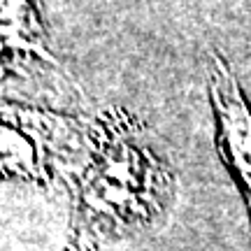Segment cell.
<instances>
[{
	"mask_svg": "<svg viewBox=\"0 0 251 251\" xmlns=\"http://www.w3.org/2000/svg\"><path fill=\"white\" fill-rule=\"evenodd\" d=\"M175 196L170 168L126 112H107L93 126L86 163L72 184L65 251L102 244L151 226Z\"/></svg>",
	"mask_w": 251,
	"mask_h": 251,
	"instance_id": "obj_1",
	"label": "cell"
},
{
	"mask_svg": "<svg viewBox=\"0 0 251 251\" xmlns=\"http://www.w3.org/2000/svg\"><path fill=\"white\" fill-rule=\"evenodd\" d=\"M79 137L68 117L5 102L2 107V172L7 179L49 184L54 168Z\"/></svg>",
	"mask_w": 251,
	"mask_h": 251,
	"instance_id": "obj_2",
	"label": "cell"
},
{
	"mask_svg": "<svg viewBox=\"0 0 251 251\" xmlns=\"http://www.w3.org/2000/svg\"><path fill=\"white\" fill-rule=\"evenodd\" d=\"M2 79L47 81L58 91L81 89L47 42V30L33 0H2Z\"/></svg>",
	"mask_w": 251,
	"mask_h": 251,
	"instance_id": "obj_3",
	"label": "cell"
},
{
	"mask_svg": "<svg viewBox=\"0 0 251 251\" xmlns=\"http://www.w3.org/2000/svg\"><path fill=\"white\" fill-rule=\"evenodd\" d=\"M207 84L214 114L216 149L228 172L235 177L251 221V107L224 56H209Z\"/></svg>",
	"mask_w": 251,
	"mask_h": 251,
	"instance_id": "obj_4",
	"label": "cell"
}]
</instances>
